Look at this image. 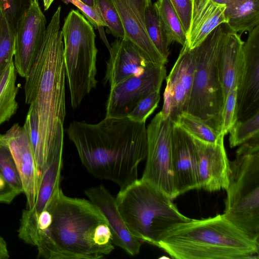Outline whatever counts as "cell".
Returning a JSON list of instances; mask_svg holds the SVG:
<instances>
[{
	"mask_svg": "<svg viewBox=\"0 0 259 259\" xmlns=\"http://www.w3.org/2000/svg\"><path fill=\"white\" fill-rule=\"evenodd\" d=\"M82 164L94 177L120 189L138 179V167L146 158L145 122L105 117L97 123L73 121L67 130Z\"/></svg>",
	"mask_w": 259,
	"mask_h": 259,
	"instance_id": "1",
	"label": "cell"
},
{
	"mask_svg": "<svg viewBox=\"0 0 259 259\" xmlns=\"http://www.w3.org/2000/svg\"><path fill=\"white\" fill-rule=\"evenodd\" d=\"M44 209L50 213L49 226L37 232L33 246L47 259H98L114 249L108 222L90 200L70 197L60 187Z\"/></svg>",
	"mask_w": 259,
	"mask_h": 259,
	"instance_id": "2",
	"label": "cell"
},
{
	"mask_svg": "<svg viewBox=\"0 0 259 259\" xmlns=\"http://www.w3.org/2000/svg\"><path fill=\"white\" fill-rule=\"evenodd\" d=\"M59 6L46 27L42 43L24 86L26 104L37 110L38 132L45 154L54 145L64 142L66 115L64 44Z\"/></svg>",
	"mask_w": 259,
	"mask_h": 259,
	"instance_id": "3",
	"label": "cell"
},
{
	"mask_svg": "<svg viewBox=\"0 0 259 259\" xmlns=\"http://www.w3.org/2000/svg\"><path fill=\"white\" fill-rule=\"evenodd\" d=\"M157 246L176 259H247L258 255L259 241L223 214L176 224L163 233Z\"/></svg>",
	"mask_w": 259,
	"mask_h": 259,
	"instance_id": "4",
	"label": "cell"
},
{
	"mask_svg": "<svg viewBox=\"0 0 259 259\" xmlns=\"http://www.w3.org/2000/svg\"><path fill=\"white\" fill-rule=\"evenodd\" d=\"M115 198L130 233L156 246L169 228L190 219L180 212L167 194L141 179L121 188Z\"/></svg>",
	"mask_w": 259,
	"mask_h": 259,
	"instance_id": "5",
	"label": "cell"
},
{
	"mask_svg": "<svg viewBox=\"0 0 259 259\" xmlns=\"http://www.w3.org/2000/svg\"><path fill=\"white\" fill-rule=\"evenodd\" d=\"M230 169L223 214L250 238L259 241V136L237 150Z\"/></svg>",
	"mask_w": 259,
	"mask_h": 259,
	"instance_id": "6",
	"label": "cell"
},
{
	"mask_svg": "<svg viewBox=\"0 0 259 259\" xmlns=\"http://www.w3.org/2000/svg\"><path fill=\"white\" fill-rule=\"evenodd\" d=\"M61 32L71 105L75 109L97 86L96 34L91 23L74 10L65 18Z\"/></svg>",
	"mask_w": 259,
	"mask_h": 259,
	"instance_id": "7",
	"label": "cell"
},
{
	"mask_svg": "<svg viewBox=\"0 0 259 259\" xmlns=\"http://www.w3.org/2000/svg\"><path fill=\"white\" fill-rule=\"evenodd\" d=\"M228 29L226 24L220 25L195 48L194 78L186 110L220 134L224 100L218 61Z\"/></svg>",
	"mask_w": 259,
	"mask_h": 259,
	"instance_id": "8",
	"label": "cell"
},
{
	"mask_svg": "<svg viewBox=\"0 0 259 259\" xmlns=\"http://www.w3.org/2000/svg\"><path fill=\"white\" fill-rule=\"evenodd\" d=\"M174 122L161 111L156 114L147 130V154L141 179L176 198L172 171V133Z\"/></svg>",
	"mask_w": 259,
	"mask_h": 259,
	"instance_id": "9",
	"label": "cell"
},
{
	"mask_svg": "<svg viewBox=\"0 0 259 259\" xmlns=\"http://www.w3.org/2000/svg\"><path fill=\"white\" fill-rule=\"evenodd\" d=\"M166 77L165 65L151 63L143 73L131 76L110 88L105 117H127L143 98L160 90Z\"/></svg>",
	"mask_w": 259,
	"mask_h": 259,
	"instance_id": "10",
	"label": "cell"
},
{
	"mask_svg": "<svg viewBox=\"0 0 259 259\" xmlns=\"http://www.w3.org/2000/svg\"><path fill=\"white\" fill-rule=\"evenodd\" d=\"M47 21L38 1L32 0L15 27L14 63L18 74L25 78L42 43Z\"/></svg>",
	"mask_w": 259,
	"mask_h": 259,
	"instance_id": "11",
	"label": "cell"
},
{
	"mask_svg": "<svg viewBox=\"0 0 259 259\" xmlns=\"http://www.w3.org/2000/svg\"><path fill=\"white\" fill-rule=\"evenodd\" d=\"M1 137L12 154L26 198V209L30 210L37 198L40 177L28 134L23 126L15 123Z\"/></svg>",
	"mask_w": 259,
	"mask_h": 259,
	"instance_id": "12",
	"label": "cell"
},
{
	"mask_svg": "<svg viewBox=\"0 0 259 259\" xmlns=\"http://www.w3.org/2000/svg\"><path fill=\"white\" fill-rule=\"evenodd\" d=\"M120 19L124 37L133 42L150 63L165 65L167 62L157 51L148 34L145 22L147 9L152 0H108Z\"/></svg>",
	"mask_w": 259,
	"mask_h": 259,
	"instance_id": "13",
	"label": "cell"
},
{
	"mask_svg": "<svg viewBox=\"0 0 259 259\" xmlns=\"http://www.w3.org/2000/svg\"><path fill=\"white\" fill-rule=\"evenodd\" d=\"M243 51L244 67L237 95V116L240 120L259 111V25L249 32Z\"/></svg>",
	"mask_w": 259,
	"mask_h": 259,
	"instance_id": "14",
	"label": "cell"
},
{
	"mask_svg": "<svg viewBox=\"0 0 259 259\" xmlns=\"http://www.w3.org/2000/svg\"><path fill=\"white\" fill-rule=\"evenodd\" d=\"M172 171L176 197L188 191L200 189L193 139L175 123L172 133Z\"/></svg>",
	"mask_w": 259,
	"mask_h": 259,
	"instance_id": "15",
	"label": "cell"
},
{
	"mask_svg": "<svg viewBox=\"0 0 259 259\" xmlns=\"http://www.w3.org/2000/svg\"><path fill=\"white\" fill-rule=\"evenodd\" d=\"M192 139L196 150L200 189L210 192L226 189L231 169L224 140L217 144H210Z\"/></svg>",
	"mask_w": 259,
	"mask_h": 259,
	"instance_id": "16",
	"label": "cell"
},
{
	"mask_svg": "<svg viewBox=\"0 0 259 259\" xmlns=\"http://www.w3.org/2000/svg\"><path fill=\"white\" fill-rule=\"evenodd\" d=\"M109 52L104 84L108 82L110 88L131 76L143 73L152 63L124 37L117 38L110 45Z\"/></svg>",
	"mask_w": 259,
	"mask_h": 259,
	"instance_id": "17",
	"label": "cell"
},
{
	"mask_svg": "<svg viewBox=\"0 0 259 259\" xmlns=\"http://www.w3.org/2000/svg\"><path fill=\"white\" fill-rule=\"evenodd\" d=\"M84 193L105 217L111 230L113 244L130 255H137L140 250L141 241L129 232L118 211L115 198L103 185L89 188Z\"/></svg>",
	"mask_w": 259,
	"mask_h": 259,
	"instance_id": "18",
	"label": "cell"
},
{
	"mask_svg": "<svg viewBox=\"0 0 259 259\" xmlns=\"http://www.w3.org/2000/svg\"><path fill=\"white\" fill-rule=\"evenodd\" d=\"M244 44L237 33L229 29L226 32L218 61L224 102L229 92L241 83L244 67Z\"/></svg>",
	"mask_w": 259,
	"mask_h": 259,
	"instance_id": "19",
	"label": "cell"
},
{
	"mask_svg": "<svg viewBox=\"0 0 259 259\" xmlns=\"http://www.w3.org/2000/svg\"><path fill=\"white\" fill-rule=\"evenodd\" d=\"M226 6L213 0H192L187 42L190 49L199 46L218 26L227 24Z\"/></svg>",
	"mask_w": 259,
	"mask_h": 259,
	"instance_id": "20",
	"label": "cell"
},
{
	"mask_svg": "<svg viewBox=\"0 0 259 259\" xmlns=\"http://www.w3.org/2000/svg\"><path fill=\"white\" fill-rule=\"evenodd\" d=\"M225 14L230 31L250 32L259 25V0H237L226 7Z\"/></svg>",
	"mask_w": 259,
	"mask_h": 259,
	"instance_id": "21",
	"label": "cell"
},
{
	"mask_svg": "<svg viewBox=\"0 0 259 259\" xmlns=\"http://www.w3.org/2000/svg\"><path fill=\"white\" fill-rule=\"evenodd\" d=\"M17 73L13 61L0 74V125L9 120L18 108Z\"/></svg>",
	"mask_w": 259,
	"mask_h": 259,
	"instance_id": "22",
	"label": "cell"
},
{
	"mask_svg": "<svg viewBox=\"0 0 259 259\" xmlns=\"http://www.w3.org/2000/svg\"><path fill=\"white\" fill-rule=\"evenodd\" d=\"M166 34L169 45L176 42L182 46L187 35L181 22L169 0H157L153 4Z\"/></svg>",
	"mask_w": 259,
	"mask_h": 259,
	"instance_id": "23",
	"label": "cell"
},
{
	"mask_svg": "<svg viewBox=\"0 0 259 259\" xmlns=\"http://www.w3.org/2000/svg\"><path fill=\"white\" fill-rule=\"evenodd\" d=\"M175 123L192 138L201 141L217 144L224 140L223 135L215 131L199 118L187 112L180 114Z\"/></svg>",
	"mask_w": 259,
	"mask_h": 259,
	"instance_id": "24",
	"label": "cell"
},
{
	"mask_svg": "<svg viewBox=\"0 0 259 259\" xmlns=\"http://www.w3.org/2000/svg\"><path fill=\"white\" fill-rule=\"evenodd\" d=\"M146 30L155 48L167 62L169 54L167 37L153 4L147 9L145 14Z\"/></svg>",
	"mask_w": 259,
	"mask_h": 259,
	"instance_id": "25",
	"label": "cell"
},
{
	"mask_svg": "<svg viewBox=\"0 0 259 259\" xmlns=\"http://www.w3.org/2000/svg\"><path fill=\"white\" fill-rule=\"evenodd\" d=\"M23 126L27 131L30 138L40 181L41 175L46 167L47 158L40 142L37 112L33 104H30Z\"/></svg>",
	"mask_w": 259,
	"mask_h": 259,
	"instance_id": "26",
	"label": "cell"
},
{
	"mask_svg": "<svg viewBox=\"0 0 259 259\" xmlns=\"http://www.w3.org/2000/svg\"><path fill=\"white\" fill-rule=\"evenodd\" d=\"M15 36L14 24L10 18L4 14L0 31V74L13 61Z\"/></svg>",
	"mask_w": 259,
	"mask_h": 259,
	"instance_id": "27",
	"label": "cell"
},
{
	"mask_svg": "<svg viewBox=\"0 0 259 259\" xmlns=\"http://www.w3.org/2000/svg\"><path fill=\"white\" fill-rule=\"evenodd\" d=\"M229 144L231 148L242 145L259 136V111L243 120H238L229 131Z\"/></svg>",
	"mask_w": 259,
	"mask_h": 259,
	"instance_id": "28",
	"label": "cell"
},
{
	"mask_svg": "<svg viewBox=\"0 0 259 259\" xmlns=\"http://www.w3.org/2000/svg\"><path fill=\"white\" fill-rule=\"evenodd\" d=\"M0 174L7 184L20 194L23 193L22 183L13 157L0 134Z\"/></svg>",
	"mask_w": 259,
	"mask_h": 259,
	"instance_id": "29",
	"label": "cell"
},
{
	"mask_svg": "<svg viewBox=\"0 0 259 259\" xmlns=\"http://www.w3.org/2000/svg\"><path fill=\"white\" fill-rule=\"evenodd\" d=\"M160 99V90L150 93L138 103L127 117L135 122H145L157 107Z\"/></svg>",
	"mask_w": 259,
	"mask_h": 259,
	"instance_id": "30",
	"label": "cell"
},
{
	"mask_svg": "<svg viewBox=\"0 0 259 259\" xmlns=\"http://www.w3.org/2000/svg\"><path fill=\"white\" fill-rule=\"evenodd\" d=\"M97 5L106 24V32L116 38L123 37L124 30L118 15L113 5L108 0H97Z\"/></svg>",
	"mask_w": 259,
	"mask_h": 259,
	"instance_id": "31",
	"label": "cell"
},
{
	"mask_svg": "<svg viewBox=\"0 0 259 259\" xmlns=\"http://www.w3.org/2000/svg\"><path fill=\"white\" fill-rule=\"evenodd\" d=\"M61 1L66 5L69 3L73 4L80 11L82 15L91 23L93 27L100 31L101 37L109 50L110 45L108 44L105 37L103 29L104 27H106V24L102 17L98 6H89L80 0Z\"/></svg>",
	"mask_w": 259,
	"mask_h": 259,
	"instance_id": "32",
	"label": "cell"
},
{
	"mask_svg": "<svg viewBox=\"0 0 259 259\" xmlns=\"http://www.w3.org/2000/svg\"><path fill=\"white\" fill-rule=\"evenodd\" d=\"M237 88L231 90L228 93L222 112V127L221 134L225 136L238 120L237 105Z\"/></svg>",
	"mask_w": 259,
	"mask_h": 259,
	"instance_id": "33",
	"label": "cell"
},
{
	"mask_svg": "<svg viewBox=\"0 0 259 259\" xmlns=\"http://www.w3.org/2000/svg\"><path fill=\"white\" fill-rule=\"evenodd\" d=\"M32 0H0V8L3 14L10 18L16 27Z\"/></svg>",
	"mask_w": 259,
	"mask_h": 259,
	"instance_id": "34",
	"label": "cell"
},
{
	"mask_svg": "<svg viewBox=\"0 0 259 259\" xmlns=\"http://www.w3.org/2000/svg\"><path fill=\"white\" fill-rule=\"evenodd\" d=\"M187 34L192 10V0H169Z\"/></svg>",
	"mask_w": 259,
	"mask_h": 259,
	"instance_id": "35",
	"label": "cell"
},
{
	"mask_svg": "<svg viewBox=\"0 0 259 259\" xmlns=\"http://www.w3.org/2000/svg\"><path fill=\"white\" fill-rule=\"evenodd\" d=\"M20 194L10 186L0 190V203L10 204Z\"/></svg>",
	"mask_w": 259,
	"mask_h": 259,
	"instance_id": "36",
	"label": "cell"
},
{
	"mask_svg": "<svg viewBox=\"0 0 259 259\" xmlns=\"http://www.w3.org/2000/svg\"><path fill=\"white\" fill-rule=\"evenodd\" d=\"M9 257L10 254L7 242L0 235V259H8Z\"/></svg>",
	"mask_w": 259,
	"mask_h": 259,
	"instance_id": "37",
	"label": "cell"
},
{
	"mask_svg": "<svg viewBox=\"0 0 259 259\" xmlns=\"http://www.w3.org/2000/svg\"><path fill=\"white\" fill-rule=\"evenodd\" d=\"M214 2L220 4L225 5L226 7L229 6L237 0H213Z\"/></svg>",
	"mask_w": 259,
	"mask_h": 259,
	"instance_id": "38",
	"label": "cell"
},
{
	"mask_svg": "<svg viewBox=\"0 0 259 259\" xmlns=\"http://www.w3.org/2000/svg\"><path fill=\"white\" fill-rule=\"evenodd\" d=\"M8 186H9L7 184L4 177L0 174V190L6 188Z\"/></svg>",
	"mask_w": 259,
	"mask_h": 259,
	"instance_id": "39",
	"label": "cell"
},
{
	"mask_svg": "<svg viewBox=\"0 0 259 259\" xmlns=\"http://www.w3.org/2000/svg\"><path fill=\"white\" fill-rule=\"evenodd\" d=\"M54 1V0H43L45 11H47L49 9Z\"/></svg>",
	"mask_w": 259,
	"mask_h": 259,
	"instance_id": "40",
	"label": "cell"
},
{
	"mask_svg": "<svg viewBox=\"0 0 259 259\" xmlns=\"http://www.w3.org/2000/svg\"><path fill=\"white\" fill-rule=\"evenodd\" d=\"M85 4L90 6H97V0H80Z\"/></svg>",
	"mask_w": 259,
	"mask_h": 259,
	"instance_id": "41",
	"label": "cell"
},
{
	"mask_svg": "<svg viewBox=\"0 0 259 259\" xmlns=\"http://www.w3.org/2000/svg\"><path fill=\"white\" fill-rule=\"evenodd\" d=\"M3 10L1 8H0V31H1V26H2V20H3Z\"/></svg>",
	"mask_w": 259,
	"mask_h": 259,
	"instance_id": "42",
	"label": "cell"
},
{
	"mask_svg": "<svg viewBox=\"0 0 259 259\" xmlns=\"http://www.w3.org/2000/svg\"><path fill=\"white\" fill-rule=\"evenodd\" d=\"M37 1H38V0H37Z\"/></svg>",
	"mask_w": 259,
	"mask_h": 259,
	"instance_id": "43",
	"label": "cell"
}]
</instances>
